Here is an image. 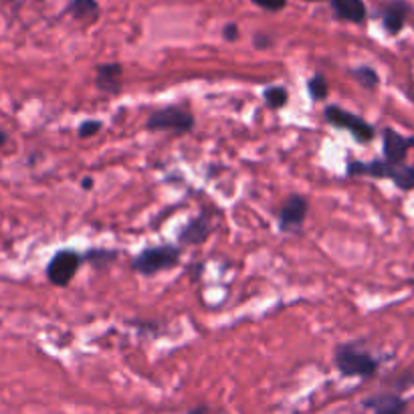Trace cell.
Masks as SVG:
<instances>
[{
  "instance_id": "603a6c76",
  "label": "cell",
  "mask_w": 414,
  "mask_h": 414,
  "mask_svg": "<svg viewBox=\"0 0 414 414\" xmlns=\"http://www.w3.org/2000/svg\"><path fill=\"white\" fill-rule=\"evenodd\" d=\"M188 414H211V410H208L204 404H201V406H194V408H192Z\"/></svg>"
},
{
  "instance_id": "cb8c5ba5",
  "label": "cell",
  "mask_w": 414,
  "mask_h": 414,
  "mask_svg": "<svg viewBox=\"0 0 414 414\" xmlns=\"http://www.w3.org/2000/svg\"><path fill=\"white\" fill-rule=\"evenodd\" d=\"M6 140H9V135H6V132H2V130H0V147L6 144Z\"/></svg>"
},
{
  "instance_id": "2e32d148",
  "label": "cell",
  "mask_w": 414,
  "mask_h": 414,
  "mask_svg": "<svg viewBox=\"0 0 414 414\" xmlns=\"http://www.w3.org/2000/svg\"><path fill=\"white\" fill-rule=\"evenodd\" d=\"M308 91L311 95L313 101H323L328 94H330V87H328V81L321 73H315L311 79L308 81Z\"/></svg>"
},
{
  "instance_id": "ba28073f",
  "label": "cell",
  "mask_w": 414,
  "mask_h": 414,
  "mask_svg": "<svg viewBox=\"0 0 414 414\" xmlns=\"http://www.w3.org/2000/svg\"><path fill=\"white\" fill-rule=\"evenodd\" d=\"M95 87L99 91L109 95L121 94L123 87V67L120 63H107V65H99L95 71Z\"/></svg>"
},
{
  "instance_id": "7a4b0ae2",
  "label": "cell",
  "mask_w": 414,
  "mask_h": 414,
  "mask_svg": "<svg viewBox=\"0 0 414 414\" xmlns=\"http://www.w3.org/2000/svg\"><path fill=\"white\" fill-rule=\"evenodd\" d=\"M334 364L340 370V374L347 376V378H370L378 372V366H380V362L376 360L374 356H370L364 349H358L352 344L335 347Z\"/></svg>"
},
{
  "instance_id": "44dd1931",
  "label": "cell",
  "mask_w": 414,
  "mask_h": 414,
  "mask_svg": "<svg viewBox=\"0 0 414 414\" xmlns=\"http://www.w3.org/2000/svg\"><path fill=\"white\" fill-rule=\"evenodd\" d=\"M223 37H225L227 40H230V43H233V40H237L239 39V27H237V25H233V23L227 25V27L223 28Z\"/></svg>"
},
{
  "instance_id": "9c48e42d",
  "label": "cell",
  "mask_w": 414,
  "mask_h": 414,
  "mask_svg": "<svg viewBox=\"0 0 414 414\" xmlns=\"http://www.w3.org/2000/svg\"><path fill=\"white\" fill-rule=\"evenodd\" d=\"M414 146V138H404L392 128L384 130V160L390 164H402L408 147Z\"/></svg>"
},
{
  "instance_id": "6da1fadb",
  "label": "cell",
  "mask_w": 414,
  "mask_h": 414,
  "mask_svg": "<svg viewBox=\"0 0 414 414\" xmlns=\"http://www.w3.org/2000/svg\"><path fill=\"white\" fill-rule=\"evenodd\" d=\"M182 251L176 245H158V247H147L142 253H138L132 259V269L140 275L152 277L156 273L174 269L180 263Z\"/></svg>"
},
{
  "instance_id": "30bf717a",
  "label": "cell",
  "mask_w": 414,
  "mask_h": 414,
  "mask_svg": "<svg viewBox=\"0 0 414 414\" xmlns=\"http://www.w3.org/2000/svg\"><path fill=\"white\" fill-rule=\"evenodd\" d=\"M364 406L374 410V414H404L406 401L396 394H376L364 401Z\"/></svg>"
},
{
  "instance_id": "7c38bea8",
  "label": "cell",
  "mask_w": 414,
  "mask_h": 414,
  "mask_svg": "<svg viewBox=\"0 0 414 414\" xmlns=\"http://www.w3.org/2000/svg\"><path fill=\"white\" fill-rule=\"evenodd\" d=\"M404 18H406V4L404 2H392L384 11V27L388 33L396 35L404 27Z\"/></svg>"
},
{
  "instance_id": "5bb4252c",
  "label": "cell",
  "mask_w": 414,
  "mask_h": 414,
  "mask_svg": "<svg viewBox=\"0 0 414 414\" xmlns=\"http://www.w3.org/2000/svg\"><path fill=\"white\" fill-rule=\"evenodd\" d=\"M263 99H265V103H267L269 109H281V107L287 103L289 94H287L285 87L273 85V87H267V89L263 91Z\"/></svg>"
},
{
  "instance_id": "9a60e30c",
  "label": "cell",
  "mask_w": 414,
  "mask_h": 414,
  "mask_svg": "<svg viewBox=\"0 0 414 414\" xmlns=\"http://www.w3.org/2000/svg\"><path fill=\"white\" fill-rule=\"evenodd\" d=\"M116 257H118V253H116V251H107V249H94V251H87V253L83 254V261H87V263H94L97 269H103V267H107L109 263H113V261H116Z\"/></svg>"
},
{
  "instance_id": "3957f363",
  "label": "cell",
  "mask_w": 414,
  "mask_h": 414,
  "mask_svg": "<svg viewBox=\"0 0 414 414\" xmlns=\"http://www.w3.org/2000/svg\"><path fill=\"white\" fill-rule=\"evenodd\" d=\"M196 125L192 111L178 106L160 107L150 113L146 128L150 132H174V134H190Z\"/></svg>"
},
{
  "instance_id": "ffe728a7",
  "label": "cell",
  "mask_w": 414,
  "mask_h": 414,
  "mask_svg": "<svg viewBox=\"0 0 414 414\" xmlns=\"http://www.w3.org/2000/svg\"><path fill=\"white\" fill-rule=\"evenodd\" d=\"M253 2L259 4L261 9H265V11H281L287 0H253Z\"/></svg>"
},
{
  "instance_id": "52a82bcc",
  "label": "cell",
  "mask_w": 414,
  "mask_h": 414,
  "mask_svg": "<svg viewBox=\"0 0 414 414\" xmlns=\"http://www.w3.org/2000/svg\"><path fill=\"white\" fill-rule=\"evenodd\" d=\"M213 233V220L206 213L198 214L194 218H190V223H186L184 227L180 228L178 233V241L182 245H202L211 237Z\"/></svg>"
},
{
  "instance_id": "ac0fdd59",
  "label": "cell",
  "mask_w": 414,
  "mask_h": 414,
  "mask_svg": "<svg viewBox=\"0 0 414 414\" xmlns=\"http://www.w3.org/2000/svg\"><path fill=\"white\" fill-rule=\"evenodd\" d=\"M392 182L401 188V190H413L414 188V168L413 166H404V164H401V166L396 168V174H394Z\"/></svg>"
},
{
  "instance_id": "e0dca14e",
  "label": "cell",
  "mask_w": 414,
  "mask_h": 414,
  "mask_svg": "<svg viewBox=\"0 0 414 414\" xmlns=\"http://www.w3.org/2000/svg\"><path fill=\"white\" fill-rule=\"evenodd\" d=\"M352 75H354V79L358 81L362 87H366V89H376V87H378V81H380L374 69L366 67V65L352 69Z\"/></svg>"
},
{
  "instance_id": "7402d4cb",
  "label": "cell",
  "mask_w": 414,
  "mask_h": 414,
  "mask_svg": "<svg viewBox=\"0 0 414 414\" xmlns=\"http://www.w3.org/2000/svg\"><path fill=\"white\" fill-rule=\"evenodd\" d=\"M94 178H91V176H87V178H83V182H81V188H83V190H91V188H94Z\"/></svg>"
},
{
  "instance_id": "8992f818",
  "label": "cell",
  "mask_w": 414,
  "mask_h": 414,
  "mask_svg": "<svg viewBox=\"0 0 414 414\" xmlns=\"http://www.w3.org/2000/svg\"><path fill=\"white\" fill-rule=\"evenodd\" d=\"M309 213V202L301 194H291L279 211V228L283 233L299 230Z\"/></svg>"
},
{
  "instance_id": "8fae6325",
  "label": "cell",
  "mask_w": 414,
  "mask_h": 414,
  "mask_svg": "<svg viewBox=\"0 0 414 414\" xmlns=\"http://www.w3.org/2000/svg\"><path fill=\"white\" fill-rule=\"evenodd\" d=\"M335 14L349 23H364L366 21V6L362 0H332Z\"/></svg>"
},
{
  "instance_id": "5b68a950",
  "label": "cell",
  "mask_w": 414,
  "mask_h": 414,
  "mask_svg": "<svg viewBox=\"0 0 414 414\" xmlns=\"http://www.w3.org/2000/svg\"><path fill=\"white\" fill-rule=\"evenodd\" d=\"M83 263V254L73 249H61L51 257L47 265V279L53 283L55 287H67L71 281L75 279L77 271Z\"/></svg>"
},
{
  "instance_id": "4fadbf2b",
  "label": "cell",
  "mask_w": 414,
  "mask_h": 414,
  "mask_svg": "<svg viewBox=\"0 0 414 414\" xmlns=\"http://www.w3.org/2000/svg\"><path fill=\"white\" fill-rule=\"evenodd\" d=\"M71 13H73V16L81 18V21H95L97 13H99V6H97L95 0H73Z\"/></svg>"
},
{
  "instance_id": "d6986e66",
  "label": "cell",
  "mask_w": 414,
  "mask_h": 414,
  "mask_svg": "<svg viewBox=\"0 0 414 414\" xmlns=\"http://www.w3.org/2000/svg\"><path fill=\"white\" fill-rule=\"evenodd\" d=\"M101 128H103V123H101V121L85 120L79 123L77 134H79L81 140H87V138H91V135L99 134V132H101Z\"/></svg>"
},
{
  "instance_id": "277c9868",
  "label": "cell",
  "mask_w": 414,
  "mask_h": 414,
  "mask_svg": "<svg viewBox=\"0 0 414 414\" xmlns=\"http://www.w3.org/2000/svg\"><path fill=\"white\" fill-rule=\"evenodd\" d=\"M323 118L328 123H332L334 128H340V130H346L349 134L354 135L358 142L366 144V142H372L374 140V125L368 123L366 120H362L360 116H354L346 109H342L340 106H328L323 109Z\"/></svg>"
}]
</instances>
